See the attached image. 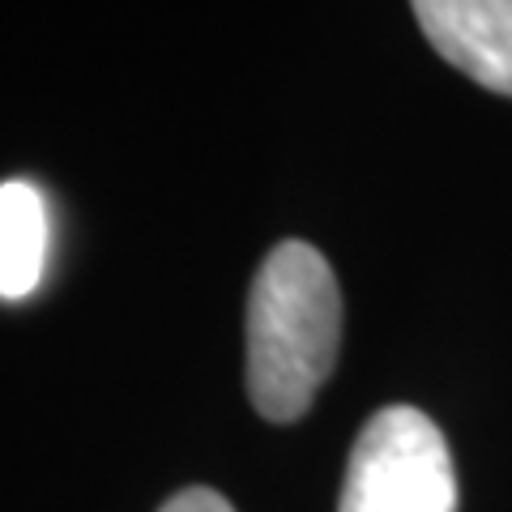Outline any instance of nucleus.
<instances>
[{
    "label": "nucleus",
    "mask_w": 512,
    "mask_h": 512,
    "mask_svg": "<svg viewBox=\"0 0 512 512\" xmlns=\"http://www.w3.org/2000/svg\"><path fill=\"white\" fill-rule=\"evenodd\" d=\"M342 295L329 261L303 239L265 256L248 295V397L269 423H295L338 363Z\"/></svg>",
    "instance_id": "obj_1"
},
{
    "label": "nucleus",
    "mask_w": 512,
    "mask_h": 512,
    "mask_svg": "<svg viewBox=\"0 0 512 512\" xmlns=\"http://www.w3.org/2000/svg\"><path fill=\"white\" fill-rule=\"evenodd\" d=\"M338 512H457L444 431L414 406L376 410L350 448Z\"/></svg>",
    "instance_id": "obj_2"
},
{
    "label": "nucleus",
    "mask_w": 512,
    "mask_h": 512,
    "mask_svg": "<svg viewBox=\"0 0 512 512\" xmlns=\"http://www.w3.org/2000/svg\"><path fill=\"white\" fill-rule=\"evenodd\" d=\"M410 9L453 69L512 99V0H410Z\"/></svg>",
    "instance_id": "obj_3"
},
{
    "label": "nucleus",
    "mask_w": 512,
    "mask_h": 512,
    "mask_svg": "<svg viewBox=\"0 0 512 512\" xmlns=\"http://www.w3.org/2000/svg\"><path fill=\"white\" fill-rule=\"evenodd\" d=\"M47 201L35 184H0V299H26L47 274Z\"/></svg>",
    "instance_id": "obj_4"
},
{
    "label": "nucleus",
    "mask_w": 512,
    "mask_h": 512,
    "mask_svg": "<svg viewBox=\"0 0 512 512\" xmlns=\"http://www.w3.org/2000/svg\"><path fill=\"white\" fill-rule=\"evenodd\" d=\"M158 512H235V508L210 487H188V491H175Z\"/></svg>",
    "instance_id": "obj_5"
}]
</instances>
